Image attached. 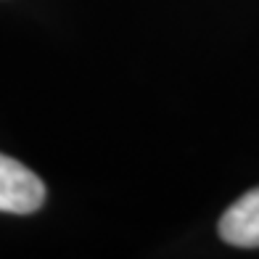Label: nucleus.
<instances>
[{
    "label": "nucleus",
    "instance_id": "nucleus-2",
    "mask_svg": "<svg viewBox=\"0 0 259 259\" xmlns=\"http://www.w3.org/2000/svg\"><path fill=\"white\" fill-rule=\"evenodd\" d=\"M220 238L238 249L259 246V188L243 193L233 206H228L220 217Z\"/></svg>",
    "mask_w": 259,
    "mask_h": 259
},
{
    "label": "nucleus",
    "instance_id": "nucleus-1",
    "mask_svg": "<svg viewBox=\"0 0 259 259\" xmlns=\"http://www.w3.org/2000/svg\"><path fill=\"white\" fill-rule=\"evenodd\" d=\"M45 201L42 180L21 161L0 154V211L32 214Z\"/></svg>",
    "mask_w": 259,
    "mask_h": 259
}]
</instances>
